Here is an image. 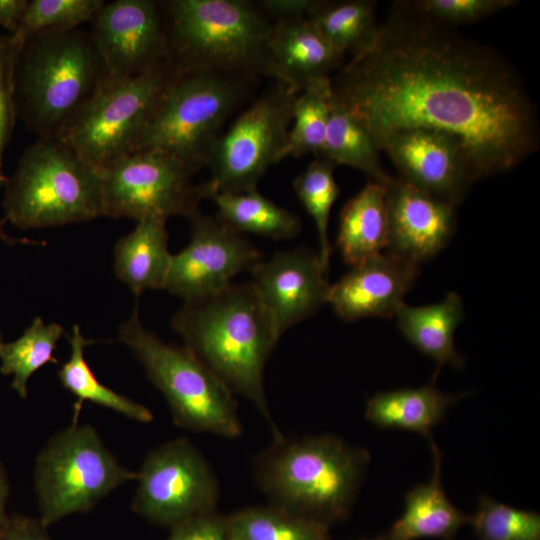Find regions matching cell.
<instances>
[{
  "label": "cell",
  "mask_w": 540,
  "mask_h": 540,
  "mask_svg": "<svg viewBox=\"0 0 540 540\" xmlns=\"http://www.w3.org/2000/svg\"><path fill=\"white\" fill-rule=\"evenodd\" d=\"M298 93L275 81L219 134L206 160L212 194L257 189L269 167L282 160Z\"/></svg>",
  "instance_id": "obj_12"
},
{
  "label": "cell",
  "mask_w": 540,
  "mask_h": 540,
  "mask_svg": "<svg viewBox=\"0 0 540 540\" xmlns=\"http://www.w3.org/2000/svg\"><path fill=\"white\" fill-rule=\"evenodd\" d=\"M254 79L176 69L136 150H161L200 170L223 124L249 94Z\"/></svg>",
  "instance_id": "obj_8"
},
{
  "label": "cell",
  "mask_w": 540,
  "mask_h": 540,
  "mask_svg": "<svg viewBox=\"0 0 540 540\" xmlns=\"http://www.w3.org/2000/svg\"><path fill=\"white\" fill-rule=\"evenodd\" d=\"M3 201L6 216L24 230L103 216L100 171L57 136L42 137L22 153Z\"/></svg>",
  "instance_id": "obj_6"
},
{
  "label": "cell",
  "mask_w": 540,
  "mask_h": 540,
  "mask_svg": "<svg viewBox=\"0 0 540 540\" xmlns=\"http://www.w3.org/2000/svg\"><path fill=\"white\" fill-rule=\"evenodd\" d=\"M403 180L457 206L475 180L469 155L455 136L429 128L392 131L377 142Z\"/></svg>",
  "instance_id": "obj_16"
},
{
  "label": "cell",
  "mask_w": 540,
  "mask_h": 540,
  "mask_svg": "<svg viewBox=\"0 0 540 540\" xmlns=\"http://www.w3.org/2000/svg\"><path fill=\"white\" fill-rule=\"evenodd\" d=\"M256 4L264 14L267 13L276 20L307 17L315 0H262Z\"/></svg>",
  "instance_id": "obj_40"
},
{
  "label": "cell",
  "mask_w": 540,
  "mask_h": 540,
  "mask_svg": "<svg viewBox=\"0 0 540 540\" xmlns=\"http://www.w3.org/2000/svg\"><path fill=\"white\" fill-rule=\"evenodd\" d=\"M250 272V282L280 335L327 303L328 272L318 253L308 248L277 252Z\"/></svg>",
  "instance_id": "obj_17"
},
{
  "label": "cell",
  "mask_w": 540,
  "mask_h": 540,
  "mask_svg": "<svg viewBox=\"0 0 540 540\" xmlns=\"http://www.w3.org/2000/svg\"><path fill=\"white\" fill-rule=\"evenodd\" d=\"M3 343L2 341V337H1V332H0V345Z\"/></svg>",
  "instance_id": "obj_45"
},
{
  "label": "cell",
  "mask_w": 540,
  "mask_h": 540,
  "mask_svg": "<svg viewBox=\"0 0 540 540\" xmlns=\"http://www.w3.org/2000/svg\"><path fill=\"white\" fill-rule=\"evenodd\" d=\"M103 4L102 0L29 1L21 23L13 34L26 41L42 32L78 28L91 21Z\"/></svg>",
  "instance_id": "obj_35"
},
{
  "label": "cell",
  "mask_w": 540,
  "mask_h": 540,
  "mask_svg": "<svg viewBox=\"0 0 540 540\" xmlns=\"http://www.w3.org/2000/svg\"><path fill=\"white\" fill-rule=\"evenodd\" d=\"M388 185L369 179L341 209L336 245L346 264L357 265L386 250Z\"/></svg>",
  "instance_id": "obj_23"
},
{
  "label": "cell",
  "mask_w": 540,
  "mask_h": 540,
  "mask_svg": "<svg viewBox=\"0 0 540 540\" xmlns=\"http://www.w3.org/2000/svg\"><path fill=\"white\" fill-rule=\"evenodd\" d=\"M468 524L478 540H540V515L482 494Z\"/></svg>",
  "instance_id": "obj_34"
},
{
  "label": "cell",
  "mask_w": 540,
  "mask_h": 540,
  "mask_svg": "<svg viewBox=\"0 0 540 540\" xmlns=\"http://www.w3.org/2000/svg\"><path fill=\"white\" fill-rule=\"evenodd\" d=\"M379 148L360 119L332 92L325 140L317 158L334 166L346 165L364 172L370 180L390 184L382 168Z\"/></svg>",
  "instance_id": "obj_26"
},
{
  "label": "cell",
  "mask_w": 540,
  "mask_h": 540,
  "mask_svg": "<svg viewBox=\"0 0 540 540\" xmlns=\"http://www.w3.org/2000/svg\"><path fill=\"white\" fill-rule=\"evenodd\" d=\"M9 494L7 475L0 461V530L6 524L9 515L6 513V504Z\"/></svg>",
  "instance_id": "obj_42"
},
{
  "label": "cell",
  "mask_w": 540,
  "mask_h": 540,
  "mask_svg": "<svg viewBox=\"0 0 540 540\" xmlns=\"http://www.w3.org/2000/svg\"><path fill=\"white\" fill-rule=\"evenodd\" d=\"M356 540H384V538H383V535H379V536H375V537H372V538H359V539H356Z\"/></svg>",
  "instance_id": "obj_44"
},
{
  "label": "cell",
  "mask_w": 540,
  "mask_h": 540,
  "mask_svg": "<svg viewBox=\"0 0 540 540\" xmlns=\"http://www.w3.org/2000/svg\"><path fill=\"white\" fill-rule=\"evenodd\" d=\"M69 343L70 356L58 370V377L63 387L76 399L73 422H78L80 410L86 401L140 423H150L153 420V413L149 408L110 389L96 378L84 355L85 348L92 340L82 335L78 325L73 326Z\"/></svg>",
  "instance_id": "obj_27"
},
{
  "label": "cell",
  "mask_w": 540,
  "mask_h": 540,
  "mask_svg": "<svg viewBox=\"0 0 540 540\" xmlns=\"http://www.w3.org/2000/svg\"><path fill=\"white\" fill-rule=\"evenodd\" d=\"M403 336L421 353L436 362L437 370L449 365L461 369L465 358L456 350L454 335L464 319V307L456 292H449L439 302L410 306L403 303L395 316Z\"/></svg>",
  "instance_id": "obj_22"
},
{
  "label": "cell",
  "mask_w": 540,
  "mask_h": 540,
  "mask_svg": "<svg viewBox=\"0 0 540 540\" xmlns=\"http://www.w3.org/2000/svg\"><path fill=\"white\" fill-rule=\"evenodd\" d=\"M371 456L333 434L273 440L253 460V478L269 504L328 527L347 519Z\"/></svg>",
  "instance_id": "obj_3"
},
{
  "label": "cell",
  "mask_w": 540,
  "mask_h": 540,
  "mask_svg": "<svg viewBox=\"0 0 540 540\" xmlns=\"http://www.w3.org/2000/svg\"><path fill=\"white\" fill-rule=\"evenodd\" d=\"M165 540H228L227 517L216 510L173 526Z\"/></svg>",
  "instance_id": "obj_38"
},
{
  "label": "cell",
  "mask_w": 540,
  "mask_h": 540,
  "mask_svg": "<svg viewBox=\"0 0 540 540\" xmlns=\"http://www.w3.org/2000/svg\"><path fill=\"white\" fill-rule=\"evenodd\" d=\"M429 444L433 455L431 476L406 493L403 513L383 534L384 540H452L469 522V515L447 497L441 480V452L432 439Z\"/></svg>",
  "instance_id": "obj_21"
},
{
  "label": "cell",
  "mask_w": 540,
  "mask_h": 540,
  "mask_svg": "<svg viewBox=\"0 0 540 540\" xmlns=\"http://www.w3.org/2000/svg\"><path fill=\"white\" fill-rule=\"evenodd\" d=\"M29 5L27 0H0V25L15 33Z\"/></svg>",
  "instance_id": "obj_41"
},
{
  "label": "cell",
  "mask_w": 540,
  "mask_h": 540,
  "mask_svg": "<svg viewBox=\"0 0 540 540\" xmlns=\"http://www.w3.org/2000/svg\"><path fill=\"white\" fill-rule=\"evenodd\" d=\"M331 97V78L316 81L297 94L282 159L309 153L319 156L325 140Z\"/></svg>",
  "instance_id": "obj_32"
},
{
  "label": "cell",
  "mask_w": 540,
  "mask_h": 540,
  "mask_svg": "<svg viewBox=\"0 0 540 540\" xmlns=\"http://www.w3.org/2000/svg\"><path fill=\"white\" fill-rule=\"evenodd\" d=\"M109 78L91 33L48 31L26 40L16 70L22 118L39 138L57 136Z\"/></svg>",
  "instance_id": "obj_4"
},
{
  "label": "cell",
  "mask_w": 540,
  "mask_h": 540,
  "mask_svg": "<svg viewBox=\"0 0 540 540\" xmlns=\"http://www.w3.org/2000/svg\"><path fill=\"white\" fill-rule=\"evenodd\" d=\"M187 347L233 394L248 399L281 439L264 387V368L280 334L252 283H231L185 302L171 321Z\"/></svg>",
  "instance_id": "obj_2"
},
{
  "label": "cell",
  "mask_w": 540,
  "mask_h": 540,
  "mask_svg": "<svg viewBox=\"0 0 540 540\" xmlns=\"http://www.w3.org/2000/svg\"><path fill=\"white\" fill-rule=\"evenodd\" d=\"M338 52L307 17L276 20L269 40L267 76L297 92L341 69Z\"/></svg>",
  "instance_id": "obj_20"
},
{
  "label": "cell",
  "mask_w": 540,
  "mask_h": 540,
  "mask_svg": "<svg viewBox=\"0 0 540 540\" xmlns=\"http://www.w3.org/2000/svg\"><path fill=\"white\" fill-rule=\"evenodd\" d=\"M176 73L171 59L134 77H109L57 137L98 170L135 151Z\"/></svg>",
  "instance_id": "obj_9"
},
{
  "label": "cell",
  "mask_w": 540,
  "mask_h": 540,
  "mask_svg": "<svg viewBox=\"0 0 540 540\" xmlns=\"http://www.w3.org/2000/svg\"><path fill=\"white\" fill-rule=\"evenodd\" d=\"M170 59L178 71L267 76L272 25L242 0H172L163 4Z\"/></svg>",
  "instance_id": "obj_5"
},
{
  "label": "cell",
  "mask_w": 540,
  "mask_h": 540,
  "mask_svg": "<svg viewBox=\"0 0 540 540\" xmlns=\"http://www.w3.org/2000/svg\"><path fill=\"white\" fill-rule=\"evenodd\" d=\"M91 23L92 38L111 78L134 77L170 60L163 4L104 2Z\"/></svg>",
  "instance_id": "obj_15"
},
{
  "label": "cell",
  "mask_w": 540,
  "mask_h": 540,
  "mask_svg": "<svg viewBox=\"0 0 540 540\" xmlns=\"http://www.w3.org/2000/svg\"><path fill=\"white\" fill-rule=\"evenodd\" d=\"M25 42L16 34L0 35V187L7 181L3 156L18 113L16 70Z\"/></svg>",
  "instance_id": "obj_36"
},
{
  "label": "cell",
  "mask_w": 540,
  "mask_h": 540,
  "mask_svg": "<svg viewBox=\"0 0 540 540\" xmlns=\"http://www.w3.org/2000/svg\"><path fill=\"white\" fill-rule=\"evenodd\" d=\"M331 87L376 144L405 128L455 136L476 181L514 169L540 146L536 105L512 63L407 1L392 5L373 44Z\"/></svg>",
  "instance_id": "obj_1"
},
{
  "label": "cell",
  "mask_w": 540,
  "mask_h": 540,
  "mask_svg": "<svg viewBox=\"0 0 540 540\" xmlns=\"http://www.w3.org/2000/svg\"><path fill=\"white\" fill-rule=\"evenodd\" d=\"M118 336L163 394L176 425L229 439L242 434L231 390L187 347L166 343L146 329L137 306Z\"/></svg>",
  "instance_id": "obj_7"
},
{
  "label": "cell",
  "mask_w": 540,
  "mask_h": 540,
  "mask_svg": "<svg viewBox=\"0 0 540 540\" xmlns=\"http://www.w3.org/2000/svg\"><path fill=\"white\" fill-rule=\"evenodd\" d=\"M376 3L370 0H315L307 14L330 44L352 58L366 51L375 41L379 25Z\"/></svg>",
  "instance_id": "obj_29"
},
{
  "label": "cell",
  "mask_w": 540,
  "mask_h": 540,
  "mask_svg": "<svg viewBox=\"0 0 540 540\" xmlns=\"http://www.w3.org/2000/svg\"><path fill=\"white\" fill-rule=\"evenodd\" d=\"M216 217L239 233L272 239H289L301 230L299 217L253 189L247 192H215Z\"/></svg>",
  "instance_id": "obj_28"
},
{
  "label": "cell",
  "mask_w": 540,
  "mask_h": 540,
  "mask_svg": "<svg viewBox=\"0 0 540 540\" xmlns=\"http://www.w3.org/2000/svg\"><path fill=\"white\" fill-rule=\"evenodd\" d=\"M228 540H230V539L228 538Z\"/></svg>",
  "instance_id": "obj_46"
},
{
  "label": "cell",
  "mask_w": 540,
  "mask_h": 540,
  "mask_svg": "<svg viewBox=\"0 0 540 540\" xmlns=\"http://www.w3.org/2000/svg\"><path fill=\"white\" fill-rule=\"evenodd\" d=\"M166 221L140 220L115 245V274L136 296L149 289H164L172 257Z\"/></svg>",
  "instance_id": "obj_24"
},
{
  "label": "cell",
  "mask_w": 540,
  "mask_h": 540,
  "mask_svg": "<svg viewBox=\"0 0 540 540\" xmlns=\"http://www.w3.org/2000/svg\"><path fill=\"white\" fill-rule=\"evenodd\" d=\"M226 517L230 540H330V527L272 504Z\"/></svg>",
  "instance_id": "obj_30"
},
{
  "label": "cell",
  "mask_w": 540,
  "mask_h": 540,
  "mask_svg": "<svg viewBox=\"0 0 540 540\" xmlns=\"http://www.w3.org/2000/svg\"><path fill=\"white\" fill-rule=\"evenodd\" d=\"M137 473L132 509L153 524L172 528L216 510L218 479L206 457L187 438L151 450Z\"/></svg>",
  "instance_id": "obj_13"
},
{
  "label": "cell",
  "mask_w": 540,
  "mask_h": 540,
  "mask_svg": "<svg viewBox=\"0 0 540 540\" xmlns=\"http://www.w3.org/2000/svg\"><path fill=\"white\" fill-rule=\"evenodd\" d=\"M63 332L60 324L35 317L19 338L0 345V372L12 376L11 387L22 399L31 376L47 363L58 362L53 353Z\"/></svg>",
  "instance_id": "obj_31"
},
{
  "label": "cell",
  "mask_w": 540,
  "mask_h": 540,
  "mask_svg": "<svg viewBox=\"0 0 540 540\" xmlns=\"http://www.w3.org/2000/svg\"><path fill=\"white\" fill-rule=\"evenodd\" d=\"M189 244L172 254L164 289L185 302L208 297L251 270L261 253L244 234L216 216L201 212L191 219Z\"/></svg>",
  "instance_id": "obj_14"
},
{
  "label": "cell",
  "mask_w": 540,
  "mask_h": 540,
  "mask_svg": "<svg viewBox=\"0 0 540 540\" xmlns=\"http://www.w3.org/2000/svg\"><path fill=\"white\" fill-rule=\"evenodd\" d=\"M103 216L190 220L208 199L206 182L193 184L197 172L177 157L157 149H139L100 169Z\"/></svg>",
  "instance_id": "obj_11"
},
{
  "label": "cell",
  "mask_w": 540,
  "mask_h": 540,
  "mask_svg": "<svg viewBox=\"0 0 540 540\" xmlns=\"http://www.w3.org/2000/svg\"><path fill=\"white\" fill-rule=\"evenodd\" d=\"M0 239L2 240H5L7 242H13V241H17V242H20L19 240H13L11 239L8 235H6L2 229V224L0 222Z\"/></svg>",
  "instance_id": "obj_43"
},
{
  "label": "cell",
  "mask_w": 540,
  "mask_h": 540,
  "mask_svg": "<svg viewBox=\"0 0 540 540\" xmlns=\"http://www.w3.org/2000/svg\"><path fill=\"white\" fill-rule=\"evenodd\" d=\"M334 168L332 163L316 158L294 180V190L315 223L320 247L318 255L327 272L332 253L328 235L329 218L340 192Z\"/></svg>",
  "instance_id": "obj_33"
},
{
  "label": "cell",
  "mask_w": 540,
  "mask_h": 540,
  "mask_svg": "<svg viewBox=\"0 0 540 540\" xmlns=\"http://www.w3.org/2000/svg\"><path fill=\"white\" fill-rule=\"evenodd\" d=\"M407 2L420 14L449 27L474 23L518 4L514 0H413Z\"/></svg>",
  "instance_id": "obj_37"
},
{
  "label": "cell",
  "mask_w": 540,
  "mask_h": 540,
  "mask_svg": "<svg viewBox=\"0 0 540 540\" xmlns=\"http://www.w3.org/2000/svg\"><path fill=\"white\" fill-rule=\"evenodd\" d=\"M0 540H52L48 526L40 519L24 515L9 516L0 530Z\"/></svg>",
  "instance_id": "obj_39"
},
{
  "label": "cell",
  "mask_w": 540,
  "mask_h": 540,
  "mask_svg": "<svg viewBox=\"0 0 540 540\" xmlns=\"http://www.w3.org/2000/svg\"><path fill=\"white\" fill-rule=\"evenodd\" d=\"M463 395H448L433 383L378 392L368 399L364 416L380 429L403 430L431 439V431Z\"/></svg>",
  "instance_id": "obj_25"
},
{
  "label": "cell",
  "mask_w": 540,
  "mask_h": 540,
  "mask_svg": "<svg viewBox=\"0 0 540 540\" xmlns=\"http://www.w3.org/2000/svg\"><path fill=\"white\" fill-rule=\"evenodd\" d=\"M137 476L117 460L94 427L72 422L55 433L36 458L39 519L49 527L66 516L87 512Z\"/></svg>",
  "instance_id": "obj_10"
},
{
  "label": "cell",
  "mask_w": 540,
  "mask_h": 540,
  "mask_svg": "<svg viewBox=\"0 0 540 540\" xmlns=\"http://www.w3.org/2000/svg\"><path fill=\"white\" fill-rule=\"evenodd\" d=\"M418 275V265L384 251L351 266L330 285L327 303L347 322L394 317Z\"/></svg>",
  "instance_id": "obj_19"
},
{
  "label": "cell",
  "mask_w": 540,
  "mask_h": 540,
  "mask_svg": "<svg viewBox=\"0 0 540 540\" xmlns=\"http://www.w3.org/2000/svg\"><path fill=\"white\" fill-rule=\"evenodd\" d=\"M456 206L402 178L388 185L389 237L385 251L415 265L437 255L456 227Z\"/></svg>",
  "instance_id": "obj_18"
}]
</instances>
